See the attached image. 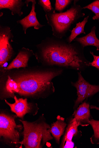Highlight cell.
Listing matches in <instances>:
<instances>
[{"label": "cell", "instance_id": "1", "mask_svg": "<svg viewBox=\"0 0 99 148\" xmlns=\"http://www.w3.org/2000/svg\"><path fill=\"white\" fill-rule=\"evenodd\" d=\"M63 71L61 68H50L8 76L3 93L7 97L14 98L17 93L26 97L46 98L55 91L52 80L61 75Z\"/></svg>", "mask_w": 99, "mask_h": 148}, {"label": "cell", "instance_id": "2", "mask_svg": "<svg viewBox=\"0 0 99 148\" xmlns=\"http://www.w3.org/2000/svg\"><path fill=\"white\" fill-rule=\"evenodd\" d=\"M40 47V60L46 66L80 72L90 66L91 62L84 55V48L77 42L69 43L66 40L53 36L47 37Z\"/></svg>", "mask_w": 99, "mask_h": 148}, {"label": "cell", "instance_id": "3", "mask_svg": "<svg viewBox=\"0 0 99 148\" xmlns=\"http://www.w3.org/2000/svg\"><path fill=\"white\" fill-rule=\"evenodd\" d=\"M19 120L23 127V139L18 143L21 146L23 145L25 148H42L53 139L51 125L46 122L44 114L34 122Z\"/></svg>", "mask_w": 99, "mask_h": 148}, {"label": "cell", "instance_id": "4", "mask_svg": "<svg viewBox=\"0 0 99 148\" xmlns=\"http://www.w3.org/2000/svg\"><path fill=\"white\" fill-rule=\"evenodd\" d=\"M78 1H74L71 7L65 12L56 13L54 10L46 13V18L51 27L53 36L61 39L66 36V33L71 31V25L85 15L82 12V8L77 4Z\"/></svg>", "mask_w": 99, "mask_h": 148}, {"label": "cell", "instance_id": "5", "mask_svg": "<svg viewBox=\"0 0 99 148\" xmlns=\"http://www.w3.org/2000/svg\"><path fill=\"white\" fill-rule=\"evenodd\" d=\"M16 114L11 115L1 112L0 114V138L5 143L10 146L19 145L20 141L21 132L23 129L22 125H17Z\"/></svg>", "mask_w": 99, "mask_h": 148}, {"label": "cell", "instance_id": "6", "mask_svg": "<svg viewBox=\"0 0 99 148\" xmlns=\"http://www.w3.org/2000/svg\"><path fill=\"white\" fill-rule=\"evenodd\" d=\"M78 79L75 82H71L72 86L77 90V99L74 101L73 110L77 109L79 106L86 99L99 92V85L91 84L82 76L81 72H78Z\"/></svg>", "mask_w": 99, "mask_h": 148}, {"label": "cell", "instance_id": "7", "mask_svg": "<svg viewBox=\"0 0 99 148\" xmlns=\"http://www.w3.org/2000/svg\"><path fill=\"white\" fill-rule=\"evenodd\" d=\"M13 37L10 27L1 26L0 27V66L2 67L11 58L13 51L9 42Z\"/></svg>", "mask_w": 99, "mask_h": 148}, {"label": "cell", "instance_id": "8", "mask_svg": "<svg viewBox=\"0 0 99 148\" xmlns=\"http://www.w3.org/2000/svg\"><path fill=\"white\" fill-rule=\"evenodd\" d=\"M13 98L15 101V103H10L5 99V102L10 107L11 111L22 120L26 114L35 115L37 113L39 108L37 104L28 103L26 98L18 99L15 96Z\"/></svg>", "mask_w": 99, "mask_h": 148}, {"label": "cell", "instance_id": "9", "mask_svg": "<svg viewBox=\"0 0 99 148\" xmlns=\"http://www.w3.org/2000/svg\"><path fill=\"white\" fill-rule=\"evenodd\" d=\"M67 120V125L62 140L60 148H67V145L71 144L74 145V143L72 141L73 138L78 140L82 136V132L78 130V127L80 125L75 121L73 115L68 118Z\"/></svg>", "mask_w": 99, "mask_h": 148}, {"label": "cell", "instance_id": "10", "mask_svg": "<svg viewBox=\"0 0 99 148\" xmlns=\"http://www.w3.org/2000/svg\"><path fill=\"white\" fill-rule=\"evenodd\" d=\"M30 2L32 3V8L29 15L23 19L17 21L18 23L21 24L22 26L23 31L25 34H26L27 29L31 27H34L35 29L38 30L45 26L40 24L37 19L36 13L35 12L36 1L35 0H28L26 1L25 3L28 7V4Z\"/></svg>", "mask_w": 99, "mask_h": 148}, {"label": "cell", "instance_id": "11", "mask_svg": "<svg viewBox=\"0 0 99 148\" xmlns=\"http://www.w3.org/2000/svg\"><path fill=\"white\" fill-rule=\"evenodd\" d=\"M86 99L81 103L73 114L77 123L82 127H87L89 125L91 119L90 105Z\"/></svg>", "mask_w": 99, "mask_h": 148}, {"label": "cell", "instance_id": "12", "mask_svg": "<svg viewBox=\"0 0 99 148\" xmlns=\"http://www.w3.org/2000/svg\"><path fill=\"white\" fill-rule=\"evenodd\" d=\"M33 53V51L23 48L16 57L4 70H9L15 69L25 68L28 66V61Z\"/></svg>", "mask_w": 99, "mask_h": 148}, {"label": "cell", "instance_id": "13", "mask_svg": "<svg viewBox=\"0 0 99 148\" xmlns=\"http://www.w3.org/2000/svg\"><path fill=\"white\" fill-rule=\"evenodd\" d=\"M67 124L65 122L64 118L58 116L57 120L51 125L50 132L56 143L60 145L61 137L64 135Z\"/></svg>", "mask_w": 99, "mask_h": 148}, {"label": "cell", "instance_id": "14", "mask_svg": "<svg viewBox=\"0 0 99 148\" xmlns=\"http://www.w3.org/2000/svg\"><path fill=\"white\" fill-rule=\"evenodd\" d=\"M96 26L93 27L90 33L82 37H76L73 41L78 42L84 48L87 46H93L96 47V50L99 51V39L96 34Z\"/></svg>", "mask_w": 99, "mask_h": 148}, {"label": "cell", "instance_id": "15", "mask_svg": "<svg viewBox=\"0 0 99 148\" xmlns=\"http://www.w3.org/2000/svg\"><path fill=\"white\" fill-rule=\"evenodd\" d=\"M24 4L21 0H1L0 9H8L12 15L17 14L20 16L23 14L21 9Z\"/></svg>", "mask_w": 99, "mask_h": 148}, {"label": "cell", "instance_id": "16", "mask_svg": "<svg viewBox=\"0 0 99 148\" xmlns=\"http://www.w3.org/2000/svg\"><path fill=\"white\" fill-rule=\"evenodd\" d=\"M89 17V15L84 18L81 22L77 23L75 27L70 31L71 34L66 39L68 43H71L78 36L81 34H86L84 30V27L88 22Z\"/></svg>", "mask_w": 99, "mask_h": 148}, {"label": "cell", "instance_id": "17", "mask_svg": "<svg viewBox=\"0 0 99 148\" xmlns=\"http://www.w3.org/2000/svg\"><path fill=\"white\" fill-rule=\"evenodd\" d=\"M94 132V134L90 138V141L93 144H99V121L91 119L89 122Z\"/></svg>", "mask_w": 99, "mask_h": 148}, {"label": "cell", "instance_id": "18", "mask_svg": "<svg viewBox=\"0 0 99 148\" xmlns=\"http://www.w3.org/2000/svg\"><path fill=\"white\" fill-rule=\"evenodd\" d=\"M82 8L88 9L94 13L95 16L92 18L93 20H97L99 22V0H96Z\"/></svg>", "mask_w": 99, "mask_h": 148}, {"label": "cell", "instance_id": "19", "mask_svg": "<svg viewBox=\"0 0 99 148\" xmlns=\"http://www.w3.org/2000/svg\"><path fill=\"white\" fill-rule=\"evenodd\" d=\"M73 1L72 0H56L55 9L62 12Z\"/></svg>", "mask_w": 99, "mask_h": 148}, {"label": "cell", "instance_id": "20", "mask_svg": "<svg viewBox=\"0 0 99 148\" xmlns=\"http://www.w3.org/2000/svg\"><path fill=\"white\" fill-rule=\"evenodd\" d=\"M39 4L43 8L46 13L50 12L54 10L50 0H39Z\"/></svg>", "mask_w": 99, "mask_h": 148}, {"label": "cell", "instance_id": "21", "mask_svg": "<svg viewBox=\"0 0 99 148\" xmlns=\"http://www.w3.org/2000/svg\"><path fill=\"white\" fill-rule=\"evenodd\" d=\"M90 52L93 58V62L90 63V66L94 67L99 71V56H96L92 51Z\"/></svg>", "mask_w": 99, "mask_h": 148}, {"label": "cell", "instance_id": "22", "mask_svg": "<svg viewBox=\"0 0 99 148\" xmlns=\"http://www.w3.org/2000/svg\"><path fill=\"white\" fill-rule=\"evenodd\" d=\"M98 101L99 103V100H98ZM90 108L91 109H95L96 110L99 111V107H97L93 105H91L90 106Z\"/></svg>", "mask_w": 99, "mask_h": 148}]
</instances>
